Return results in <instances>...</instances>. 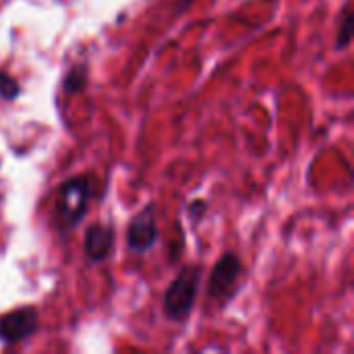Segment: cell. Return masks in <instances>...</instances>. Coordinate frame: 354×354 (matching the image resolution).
<instances>
[{"mask_svg": "<svg viewBox=\"0 0 354 354\" xmlns=\"http://www.w3.org/2000/svg\"><path fill=\"white\" fill-rule=\"evenodd\" d=\"M353 29H354V12L351 2L344 4L340 19H338V35H336V48L338 50H346L353 41Z\"/></svg>", "mask_w": 354, "mask_h": 354, "instance_id": "8", "label": "cell"}, {"mask_svg": "<svg viewBox=\"0 0 354 354\" xmlns=\"http://www.w3.org/2000/svg\"><path fill=\"white\" fill-rule=\"evenodd\" d=\"M243 274V261L236 253H224L209 272L205 295L209 303H218L224 307L228 299L236 292V282Z\"/></svg>", "mask_w": 354, "mask_h": 354, "instance_id": "3", "label": "cell"}, {"mask_svg": "<svg viewBox=\"0 0 354 354\" xmlns=\"http://www.w3.org/2000/svg\"><path fill=\"white\" fill-rule=\"evenodd\" d=\"M87 71H89L87 62H79V64H73L68 68V73L62 79L64 95H77L79 91L85 89V85H87Z\"/></svg>", "mask_w": 354, "mask_h": 354, "instance_id": "7", "label": "cell"}, {"mask_svg": "<svg viewBox=\"0 0 354 354\" xmlns=\"http://www.w3.org/2000/svg\"><path fill=\"white\" fill-rule=\"evenodd\" d=\"M199 280H201V272L197 266L183 270L166 288L164 292V315L168 322L174 324H183L189 319L195 301H197V292H199Z\"/></svg>", "mask_w": 354, "mask_h": 354, "instance_id": "2", "label": "cell"}, {"mask_svg": "<svg viewBox=\"0 0 354 354\" xmlns=\"http://www.w3.org/2000/svg\"><path fill=\"white\" fill-rule=\"evenodd\" d=\"M187 212H189V218L197 224V222H201V218L207 214V201H205V199H193V201L187 205Z\"/></svg>", "mask_w": 354, "mask_h": 354, "instance_id": "10", "label": "cell"}, {"mask_svg": "<svg viewBox=\"0 0 354 354\" xmlns=\"http://www.w3.org/2000/svg\"><path fill=\"white\" fill-rule=\"evenodd\" d=\"M93 193V178L79 174L66 178L56 187V199L52 205V226L60 236H68L87 216L89 199Z\"/></svg>", "mask_w": 354, "mask_h": 354, "instance_id": "1", "label": "cell"}, {"mask_svg": "<svg viewBox=\"0 0 354 354\" xmlns=\"http://www.w3.org/2000/svg\"><path fill=\"white\" fill-rule=\"evenodd\" d=\"M19 95H21V85H19V81H17L12 75L0 71V97L6 100V102H12V100H17Z\"/></svg>", "mask_w": 354, "mask_h": 354, "instance_id": "9", "label": "cell"}, {"mask_svg": "<svg viewBox=\"0 0 354 354\" xmlns=\"http://www.w3.org/2000/svg\"><path fill=\"white\" fill-rule=\"evenodd\" d=\"M160 239L156 203H147L139 214H135L127 226V249L135 255H145L156 247Z\"/></svg>", "mask_w": 354, "mask_h": 354, "instance_id": "4", "label": "cell"}, {"mask_svg": "<svg viewBox=\"0 0 354 354\" xmlns=\"http://www.w3.org/2000/svg\"><path fill=\"white\" fill-rule=\"evenodd\" d=\"M114 243H116V234L110 224H91L85 230V239H83V253L87 263L91 266L104 263L112 255Z\"/></svg>", "mask_w": 354, "mask_h": 354, "instance_id": "6", "label": "cell"}, {"mask_svg": "<svg viewBox=\"0 0 354 354\" xmlns=\"http://www.w3.org/2000/svg\"><path fill=\"white\" fill-rule=\"evenodd\" d=\"M39 330V313L35 307H19L0 315V344L12 346L29 340Z\"/></svg>", "mask_w": 354, "mask_h": 354, "instance_id": "5", "label": "cell"}]
</instances>
